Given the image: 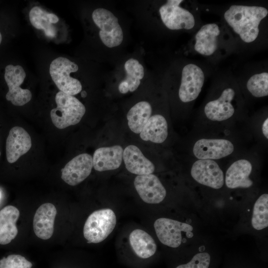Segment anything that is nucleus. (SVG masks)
Wrapping results in <instances>:
<instances>
[{
  "label": "nucleus",
  "instance_id": "0eeeda50",
  "mask_svg": "<svg viewBox=\"0 0 268 268\" xmlns=\"http://www.w3.org/2000/svg\"><path fill=\"white\" fill-rule=\"evenodd\" d=\"M26 75L24 68L20 65H8L5 68L4 79L8 87L5 98L15 106H23L32 98L31 91L20 87Z\"/></svg>",
  "mask_w": 268,
  "mask_h": 268
},
{
  "label": "nucleus",
  "instance_id": "7ed1b4c3",
  "mask_svg": "<svg viewBox=\"0 0 268 268\" xmlns=\"http://www.w3.org/2000/svg\"><path fill=\"white\" fill-rule=\"evenodd\" d=\"M78 69V66L67 58L60 57L54 59L49 67L51 77L60 91L73 96L82 90V85L70 74Z\"/></svg>",
  "mask_w": 268,
  "mask_h": 268
},
{
  "label": "nucleus",
  "instance_id": "dca6fc26",
  "mask_svg": "<svg viewBox=\"0 0 268 268\" xmlns=\"http://www.w3.org/2000/svg\"><path fill=\"white\" fill-rule=\"evenodd\" d=\"M56 214V207L49 202L42 204L37 209L33 218V229L38 238L47 240L52 237Z\"/></svg>",
  "mask_w": 268,
  "mask_h": 268
},
{
  "label": "nucleus",
  "instance_id": "4468645a",
  "mask_svg": "<svg viewBox=\"0 0 268 268\" xmlns=\"http://www.w3.org/2000/svg\"><path fill=\"white\" fill-rule=\"evenodd\" d=\"M31 139L29 134L22 128L13 127L9 131L6 141V156L10 163L16 162L31 148Z\"/></svg>",
  "mask_w": 268,
  "mask_h": 268
},
{
  "label": "nucleus",
  "instance_id": "b1692460",
  "mask_svg": "<svg viewBox=\"0 0 268 268\" xmlns=\"http://www.w3.org/2000/svg\"><path fill=\"white\" fill-rule=\"evenodd\" d=\"M129 240L133 250L140 258H148L156 251L157 246L154 239L144 230H133L130 234Z\"/></svg>",
  "mask_w": 268,
  "mask_h": 268
},
{
  "label": "nucleus",
  "instance_id": "bb28decb",
  "mask_svg": "<svg viewBox=\"0 0 268 268\" xmlns=\"http://www.w3.org/2000/svg\"><path fill=\"white\" fill-rule=\"evenodd\" d=\"M252 225L256 230H262L268 226V195H261L255 203Z\"/></svg>",
  "mask_w": 268,
  "mask_h": 268
},
{
  "label": "nucleus",
  "instance_id": "72a5a7b5",
  "mask_svg": "<svg viewBox=\"0 0 268 268\" xmlns=\"http://www.w3.org/2000/svg\"></svg>",
  "mask_w": 268,
  "mask_h": 268
},
{
  "label": "nucleus",
  "instance_id": "c85d7f7f",
  "mask_svg": "<svg viewBox=\"0 0 268 268\" xmlns=\"http://www.w3.org/2000/svg\"><path fill=\"white\" fill-rule=\"evenodd\" d=\"M32 263L24 257L12 254L0 260V268H31Z\"/></svg>",
  "mask_w": 268,
  "mask_h": 268
},
{
  "label": "nucleus",
  "instance_id": "2f4dec72",
  "mask_svg": "<svg viewBox=\"0 0 268 268\" xmlns=\"http://www.w3.org/2000/svg\"><path fill=\"white\" fill-rule=\"evenodd\" d=\"M81 95L82 97L84 98L87 96V93L85 91H82L81 93Z\"/></svg>",
  "mask_w": 268,
  "mask_h": 268
},
{
  "label": "nucleus",
  "instance_id": "6ab92c4d",
  "mask_svg": "<svg viewBox=\"0 0 268 268\" xmlns=\"http://www.w3.org/2000/svg\"><path fill=\"white\" fill-rule=\"evenodd\" d=\"M123 158L126 169L132 173L141 175L151 174L154 171V164L135 145L127 146L123 151Z\"/></svg>",
  "mask_w": 268,
  "mask_h": 268
},
{
  "label": "nucleus",
  "instance_id": "9d476101",
  "mask_svg": "<svg viewBox=\"0 0 268 268\" xmlns=\"http://www.w3.org/2000/svg\"><path fill=\"white\" fill-rule=\"evenodd\" d=\"M204 80V73L198 66L190 64L182 70L179 96L183 102L196 99L200 94Z\"/></svg>",
  "mask_w": 268,
  "mask_h": 268
},
{
  "label": "nucleus",
  "instance_id": "9b49d317",
  "mask_svg": "<svg viewBox=\"0 0 268 268\" xmlns=\"http://www.w3.org/2000/svg\"><path fill=\"white\" fill-rule=\"evenodd\" d=\"M232 143L225 139L201 138L193 147V153L199 159H218L230 155L234 151Z\"/></svg>",
  "mask_w": 268,
  "mask_h": 268
},
{
  "label": "nucleus",
  "instance_id": "f8f14e48",
  "mask_svg": "<svg viewBox=\"0 0 268 268\" xmlns=\"http://www.w3.org/2000/svg\"><path fill=\"white\" fill-rule=\"evenodd\" d=\"M134 186L140 198L147 203H160L166 195V191L159 179L152 174L137 175Z\"/></svg>",
  "mask_w": 268,
  "mask_h": 268
},
{
  "label": "nucleus",
  "instance_id": "cd10ccee",
  "mask_svg": "<svg viewBox=\"0 0 268 268\" xmlns=\"http://www.w3.org/2000/svg\"><path fill=\"white\" fill-rule=\"evenodd\" d=\"M249 91L256 97L268 95V73L262 72L252 76L247 83Z\"/></svg>",
  "mask_w": 268,
  "mask_h": 268
},
{
  "label": "nucleus",
  "instance_id": "c756f323",
  "mask_svg": "<svg viewBox=\"0 0 268 268\" xmlns=\"http://www.w3.org/2000/svg\"><path fill=\"white\" fill-rule=\"evenodd\" d=\"M210 257L207 253H200L195 255L190 262L178 266L176 268H208Z\"/></svg>",
  "mask_w": 268,
  "mask_h": 268
},
{
  "label": "nucleus",
  "instance_id": "f257e3e1",
  "mask_svg": "<svg viewBox=\"0 0 268 268\" xmlns=\"http://www.w3.org/2000/svg\"><path fill=\"white\" fill-rule=\"evenodd\" d=\"M268 13L262 6L233 5L225 12L224 18L243 41L250 43L257 38L259 25Z\"/></svg>",
  "mask_w": 268,
  "mask_h": 268
},
{
  "label": "nucleus",
  "instance_id": "a878e982",
  "mask_svg": "<svg viewBox=\"0 0 268 268\" xmlns=\"http://www.w3.org/2000/svg\"><path fill=\"white\" fill-rule=\"evenodd\" d=\"M152 108L146 101H140L129 111L127 118L130 130L135 134H140L151 117Z\"/></svg>",
  "mask_w": 268,
  "mask_h": 268
},
{
  "label": "nucleus",
  "instance_id": "a211bd4d",
  "mask_svg": "<svg viewBox=\"0 0 268 268\" xmlns=\"http://www.w3.org/2000/svg\"><path fill=\"white\" fill-rule=\"evenodd\" d=\"M252 166L250 161L240 159L233 162L226 172L225 184L230 189L247 188L253 184L249 178Z\"/></svg>",
  "mask_w": 268,
  "mask_h": 268
},
{
  "label": "nucleus",
  "instance_id": "f3484780",
  "mask_svg": "<svg viewBox=\"0 0 268 268\" xmlns=\"http://www.w3.org/2000/svg\"><path fill=\"white\" fill-rule=\"evenodd\" d=\"M123 151L119 145L97 149L92 157L93 167L100 172L118 168L122 163Z\"/></svg>",
  "mask_w": 268,
  "mask_h": 268
},
{
  "label": "nucleus",
  "instance_id": "39448f33",
  "mask_svg": "<svg viewBox=\"0 0 268 268\" xmlns=\"http://www.w3.org/2000/svg\"><path fill=\"white\" fill-rule=\"evenodd\" d=\"M92 18L100 29L99 37L103 43L109 48L120 45L123 40V32L118 18L109 10L99 8L95 9Z\"/></svg>",
  "mask_w": 268,
  "mask_h": 268
},
{
  "label": "nucleus",
  "instance_id": "412c9836",
  "mask_svg": "<svg viewBox=\"0 0 268 268\" xmlns=\"http://www.w3.org/2000/svg\"><path fill=\"white\" fill-rule=\"evenodd\" d=\"M19 211L15 206L7 205L0 211V244L9 243L16 236L18 229L16 223Z\"/></svg>",
  "mask_w": 268,
  "mask_h": 268
},
{
  "label": "nucleus",
  "instance_id": "5701e85b",
  "mask_svg": "<svg viewBox=\"0 0 268 268\" xmlns=\"http://www.w3.org/2000/svg\"><path fill=\"white\" fill-rule=\"evenodd\" d=\"M167 136V122L163 116L159 114L150 117L140 133L142 140L157 143L164 142Z\"/></svg>",
  "mask_w": 268,
  "mask_h": 268
},
{
  "label": "nucleus",
  "instance_id": "4be33fe9",
  "mask_svg": "<svg viewBox=\"0 0 268 268\" xmlns=\"http://www.w3.org/2000/svg\"><path fill=\"white\" fill-rule=\"evenodd\" d=\"M29 18L31 25L37 29L42 30L46 36L53 38L56 36L57 29L54 24L59 22V18L55 14L35 6L29 11Z\"/></svg>",
  "mask_w": 268,
  "mask_h": 268
},
{
  "label": "nucleus",
  "instance_id": "7c9ffc66",
  "mask_svg": "<svg viewBox=\"0 0 268 268\" xmlns=\"http://www.w3.org/2000/svg\"><path fill=\"white\" fill-rule=\"evenodd\" d=\"M262 132L264 136L268 138V119L264 122L262 125Z\"/></svg>",
  "mask_w": 268,
  "mask_h": 268
},
{
  "label": "nucleus",
  "instance_id": "393cba45",
  "mask_svg": "<svg viewBox=\"0 0 268 268\" xmlns=\"http://www.w3.org/2000/svg\"><path fill=\"white\" fill-rule=\"evenodd\" d=\"M127 73L126 78L119 85V91L123 94L133 92L139 86L140 80L144 76V68L139 62L133 58L127 60L125 64Z\"/></svg>",
  "mask_w": 268,
  "mask_h": 268
},
{
  "label": "nucleus",
  "instance_id": "aec40b11",
  "mask_svg": "<svg viewBox=\"0 0 268 268\" xmlns=\"http://www.w3.org/2000/svg\"><path fill=\"white\" fill-rule=\"evenodd\" d=\"M219 33V27L215 23L202 26L196 35L195 50L203 55L212 54L217 47V36Z\"/></svg>",
  "mask_w": 268,
  "mask_h": 268
},
{
  "label": "nucleus",
  "instance_id": "423d86ee",
  "mask_svg": "<svg viewBox=\"0 0 268 268\" xmlns=\"http://www.w3.org/2000/svg\"><path fill=\"white\" fill-rule=\"evenodd\" d=\"M154 227L159 241L172 248H177L181 245L182 232H186L188 238L193 236L192 232L193 228L191 225L167 218L157 219L154 222Z\"/></svg>",
  "mask_w": 268,
  "mask_h": 268
},
{
  "label": "nucleus",
  "instance_id": "1a4fd4ad",
  "mask_svg": "<svg viewBox=\"0 0 268 268\" xmlns=\"http://www.w3.org/2000/svg\"><path fill=\"white\" fill-rule=\"evenodd\" d=\"M191 174L199 183L215 189L224 185V175L218 164L211 159H199L195 162Z\"/></svg>",
  "mask_w": 268,
  "mask_h": 268
},
{
  "label": "nucleus",
  "instance_id": "f03ea898",
  "mask_svg": "<svg viewBox=\"0 0 268 268\" xmlns=\"http://www.w3.org/2000/svg\"><path fill=\"white\" fill-rule=\"evenodd\" d=\"M57 107L50 112L53 124L59 129L78 124L85 113L84 105L73 96L59 91L55 97Z\"/></svg>",
  "mask_w": 268,
  "mask_h": 268
},
{
  "label": "nucleus",
  "instance_id": "20e7f679",
  "mask_svg": "<svg viewBox=\"0 0 268 268\" xmlns=\"http://www.w3.org/2000/svg\"><path fill=\"white\" fill-rule=\"evenodd\" d=\"M117 222L114 212L110 208L97 210L87 218L83 227V235L88 243L104 241L113 231Z\"/></svg>",
  "mask_w": 268,
  "mask_h": 268
},
{
  "label": "nucleus",
  "instance_id": "473e14b6",
  "mask_svg": "<svg viewBox=\"0 0 268 268\" xmlns=\"http://www.w3.org/2000/svg\"><path fill=\"white\" fill-rule=\"evenodd\" d=\"M1 41H2V35H1V33L0 32V45L1 44Z\"/></svg>",
  "mask_w": 268,
  "mask_h": 268
},
{
  "label": "nucleus",
  "instance_id": "f704fd0d",
  "mask_svg": "<svg viewBox=\"0 0 268 268\" xmlns=\"http://www.w3.org/2000/svg\"></svg>",
  "mask_w": 268,
  "mask_h": 268
},
{
  "label": "nucleus",
  "instance_id": "2eb2a0df",
  "mask_svg": "<svg viewBox=\"0 0 268 268\" xmlns=\"http://www.w3.org/2000/svg\"><path fill=\"white\" fill-rule=\"evenodd\" d=\"M234 95V90L228 88L223 91L217 99L208 102L204 110L206 117L213 121H222L231 117L234 108L231 102Z\"/></svg>",
  "mask_w": 268,
  "mask_h": 268
},
{
  "label": "nucleus",
  "instance_id": "6e6552de",
  "mask_svg": "<svg viewBox=\"0 0 268 268\" xmlns=\"http://www.w3.org/2000/svg\"><path fill=\"white\" fill-rule=\"evenodd\" d=\"M182 1V0H169L159 8L163 23L171 30L191 29L195 25L193 15L179 6Z\"/></svg>",
  "mask_w": 268,
  "mask_h": 268
},
{
  "label": "nucleus",
  "instance_id": "ddd939ff",
  "mask_svg": "<svg viewBox=\"0 0 268 268\" xmlns=\"http://www.w3.org/2000/svg\"><path fill=\"white\" fill-rule=\"evenodd\" d=\"M93 167L92 157L87 153L80 154L70 160L62 169V179L70 186L84 181Z\"/></svg>",
  "mask_w": 268,
  "mask_h": 268
}]
</instances>
